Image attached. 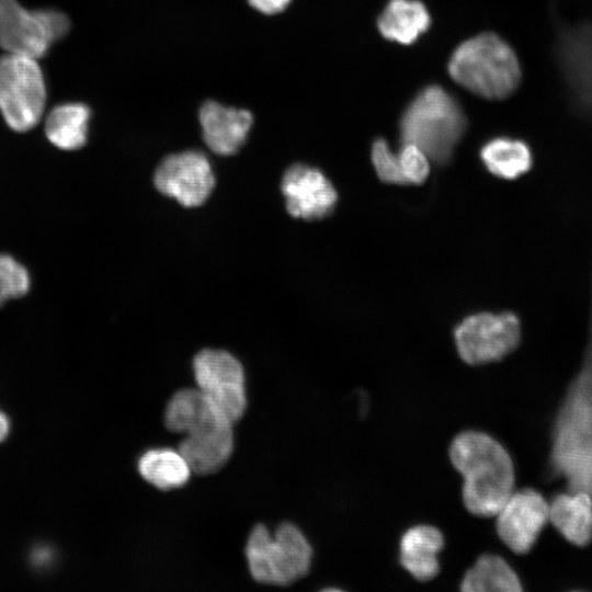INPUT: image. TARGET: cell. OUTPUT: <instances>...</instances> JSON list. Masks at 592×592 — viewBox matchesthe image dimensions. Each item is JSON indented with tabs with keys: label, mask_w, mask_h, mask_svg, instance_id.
Masks as SVG:
<instances>
[{
	"label": "cell",
	"mask_w": 592,
	"mask_h": 592,
	"mask_svg": "<svg viewBox=\"0 0 592 592\" xmlns=\"http://www.w3.org/2000/svg\"><path fill=\"white\" fill-rule=\"evenodd\" d=\"M371 152L372 162L379 180L388 184H407L400 169L398 155L392 152L385 139H376Z\"/></svg>",
	"instance_id": "obj_23"
},
{
	"label": "cell",
	"mask_w": 592,
	"mask_h": 592,
	"mask_svg": "<svg viewBox=\"0 0 592 592\" xmlns=\"http://www.w3.org/2000/svg\"><path fill=\"white\" fill-rule=\"evenodd\" d=\"M281 189L288 214L305 220L329 216L338 201L330 180L320 170L303 163H295L284 172Z\"/></svg>",
	"instance_id": "obj_13"
},
{
	"label": "cell",
	"mask_w": 592,
	"mask_h": 592,
	"mask_svg": "<svg viewBox=\"0 0 592 592\" xmlns=\"http://www.w3.org/2000/svg\"><path fill=\"white\" fill-rule=\"evenodd\" d=\"M156 189L181 205H202L215 186V177L207 157L198 150L167 156L153 174Z\"/></svg>",
	"instance_id": "obj_11"
},
{
	"label": "cell",
	"mask_w": 592,
	"mask_h": 592,
	"mask_svg": "<svg viewBox=\"0 0 592 592\" xmlns=\"http://www.w3.org/2000/svg\"><path fill=\"white\" fill-rule=\"evenodd\" d=\"M430 24V13L419 0H389L377 19L385 38L405 45L415 42Z\"/></svg>",
	"instance_id": "obj_17"
},
{
	"label": "cell",
	"mask_w": 592,
	"mask_h": 592,
	"mask_svg": "<svg viewBox=\"0 0 592 592\" xmlns=\"http://www.w3.org/2000/svg\"><path fill=\"white\" fill-rule=\"evenodd\" d=\"M30 285L27 270L11 255L0 254V306L9 299L24 296Z\"/></svg>",
	"instance_id": "obj_22"
},
{
	"label": "cell",
	"mask_w": 592,
	"mask_h": 592,
	"mask_svg": "<svg viewBox=\"0 0 592 592\" xmlns=\"http://www.w3.org/2000/svg\"><path fill=\"white\" fill-rule=\"evenodd\" d=\"M465 129L466 117L459 103L436 84L418 93L399 123L401 144L418 146L437 166L451 160Z\"/></svg>",
	"instance_id": "obj_5"
},
{
	"label": "cell",
	"mask_w": 592,
	"mask_h": 592,
	"mask_svg": "<svg viewBox=\"0 0 592 592\" xmlns=\"http://www.w3.org/2000/svg\"><path fill=\"white\" fill-rule=\"evenodd\" d=\"M164 425L184 435L177 449L196 475L218 471L234 452V422L198 388L181 389L170 398Z\"/></svg>",
	"instance_id": "obj_2"
},
{
	"label": "cell",
	"mask_w": 592,
	"mask_h": 592,
	"mask_svg": "<svg viewBox=\"0 0 592 592\" xmlns=\"http://www.w3.org/2000/svg\"><path fill=\"white\" fill-rule=\"evenodd\" d=\"M480 157L486 168L498 178L514 180L533 164L530 147L522 140L497 137L483 145Z\"/></svg>",
	"instance_id": "obj_21"
},
{
	"label": "cell",
	"mask_w": 592,
	"mask_h": 592,
	"mask_svg": "<svg viewBox=\"0 0 592 592\" xmlns=\"http://www.w3.org/2000/svg\"><path fill=\"white\" fill-rule=\"evenodd\" d=\"M258 11L265 14H275L283 11L291 0H248Z\"/></svg>",
	"instance_id": "obj_25"
},
{
	"label": "cell",
	"mask_w": 592,
	"mask_h": 592,
	"mask_svg": "<svg viewBox=\"0 0 592 592\" xmlns=\"http://www.w3.org/2000/svg\"><path fill=\"white\" fill-rule=\"evenodd\" d=\"M398 159L407 184H422L430 173L429 157L413 144H401Z\"/></svg>",
	"instance_id": "obj_24"
},
{
	"label": "cell",
	"mask_w": 592,
	"mask_h": 592,
	"mask_svg": "<svg viewBox=\"0 0 592 592\" xmlns=\"http://www.w3.org/2000/svg\"><path fill=\"white\" fill-rule=\"evenodd\" d=\"M46 101L44 77L35 58L0 56V111L7 124L26 132L38 124Z\"/></svg>",
	"instance_id": "obj_7"
},
{
	"label": "cell",
	"mask_w": 592,
	"mask_h": 592,
	"mask_svg": "<svg viewBox=\"0 0 592 592\" xmlns=\"http://www.w3.org/2000/svg\"><path fill=\"white\" fill-rule=\"evenodd\" d=\"M90 110L81 103H67L54 107L46 117L48 140L64 150H76L87 141Z\"/></svg>",
	"instance_id": "obj_20"
},
{
	"label": "cell",
	"mask_w": 592,
	"mask_h": 592,
	"mask_svg": "<svg viewBox=\"0 0 592 592\" xmlns=\"http://www.w3.org/2000/svg\"><path fill=\"white\" fill-rule=\"evenodd\" d=\"M9 430V420L2 412H0V442H2L8 436Z\"/></svg>",
	"instance_id": "obj_26"
},
{
	"label": "cell",
	"mask_w": 592,
	"mask_h": 592,
	"mask_svg": "<svg viewBox=\"0 0 592 592\" xmlns=\"http://www.w3.org/2000/svg\"><path fill=\"white\" fill-rule=\"evenodd\" d=\"M246 557L252 578L264 584L289 585L310 568L312 548L303 532L285 522L271 534L255 525L247 540Z\"/></svg>",
	"instance_id": "obj_6"
},
{
	"label": "cell",
	"mask_w": 592,
	"mask_h": 592,
	"mask_svg": "<svg viewBox=\"0 0 592 592\" xmlns=\"http://www.w3.org/2000/svg\"><path fill=\"white\" fill-rule=\"evenodd\" d=\"M457 352L469 365L500 361L513 352L521 340L517 316L478 312L466 317L454 330Z\"/></svg>",
	"instance_id": "obj_9"
},
{
	"label": "cell",
	"mask_w": 592,
	"mask_h": 592,
	"mask_svg": "<svg viewBox=\"0 0 592 592\" xmlns=\"http://www.w3.org/2000/svg\"><path fill=\"white\" fill-rule=\"evenodd\" d=\"M449 458L464 480L466 509L477 516H494L514 491V466L508 451L489 434L469 430L452 441Z\"/></svg>",
	"instance_id": "obj_3"
},
{
	"label": "cell",
	"mask_w": 592,
	"mask_h": 592,
	"mask_svg": "<svg viewBox=\"0 0 592 592\" xmlns=\"http://www.w3.org/2000/svg\"><path fill=\"white\" fill-rule=\"evenodd\" d=\"M140 476L160 490L183 487L192 470L178 449L162 447L145 452L138 460Z\"/></svg>",
	"instance_id": "obj_19"
},
{
	"label": "cell",
	"mask_w": 592,
	"mask_h": 592,
	"mask_svg": "<svg viewBox=\"0 0 592 592\" xmlns=\"http://www.w3.org/2000/svg\"><path fill=\"white\" fill-rule=\"evenodd\" d=\"M549 505V521L571 544L585 546L592 540V497L583 491L561 492Z\"/></svg>",
	"instance_id": "obj_16"
},
{
	"label": "cell",
	"mask_w": 592,
	"mask_h": 592,
	"mask_svg": "<svg viewBox=\"0 0 592 592\" xmlns=\"http://www.w3.org/2000/svg\"><path fill=\"white\" fill-rule=\"evenodd\" d=\"M465 592H520L521 581L513 568L499 555L483 554L469 568L462 582Z\"/></svg>",
	"instance_id": "obj_18"
},
{
	"label": "cell",
	"mask_w": 592,
	"mask_h": 592,
	"mask_svg": "<svg viewBox=\"0 0 592 592\" xmlns=\"http://www.w3.org/2000/svg\"><path fill=\"white\" fill-rule=\"evenodd\" d=\"M455 82L488 100H502L521 82V67L512 47L493 33H481L456 47L448 61Z\"/></svg>",
	"instance_id": "obj_4"
},
{
	"label": "cell",
	"mask_w": 592,
	"mask_h": 592,
	"mask_svg": "<svg viewBox=\"0 0 592 592\" xmlns=\"http://www.w3.org/2000/svg\"><path fill=\"white\" fill-rule=\"evenodd\" d=\"M203 139L215 153H235L246 141L253 117L248 110L205 102L198 114Z\"/></svg>",
	"instance_id": "obj_14"
},
{
	"label": "cell",
	"mask_w": 592,
	"mask_h": 592,
	"mask_svg": "<svg viewBox=\"0 0 592 592\" xmlns=\"http://www.w3.org/2000/svg\"><path fill=\"white\" fill-rule=\"evenodd\" d=\"M443 547L444 537L439 528L428 524L412 526L400 539V563L417 580H431L439 573L437 555Z\"/></svg>",
	"instance_id": "obj_15"
},
{
	"label": "cell",
	"mask_w": 592,
	"mask_h": 592,
	"mask_svg": "<svg viewBox=\"0 0 592 592\" xmlns=\"http://www.w3.org/2000/svg\"><path fill=\"white\" fill-rule=\"evenodd\" d=\"M59 11H30L16 0H0V46L9 54L39 58L69 30Z\"/></svg>",
	"instance_id": "obj_8"
},
{
	"label": "cell",
	"mask_w": 592,
	"mask_h": 592,
	"mask_svg": "<svg viewBox=\"0 0 592 592\" xmlns=\"http://www.w3.org/2000/svg\"><path fill=\"white\" fill-rule=\"evenodd\" d=\"M548 471L592 497V282L583 358L554 422Z\"/></svg>",
	"instance_id": "obj_1"
},
{
	"label": "cell",
	"mask_w": 592,
	"mask_h": 592,
	"mask_svg": "<svg viewBox=\"0 0 592 592\" xmlns=\"http://www.w3.org/2000/svg\"><path fill=\"white\" fill-rule=\"evenodd\" d=\"M197 388L234 423L247 409L246 378L241 363L223 350L204 349L193 360Z\"/></svg>",
	"instance_id": "obj_10"
},
{
	"label": "cell",
	"mask_w": 592,
	"mask_h": 592,
	"mask_svg": "<svg viewBox=\"0 0 592 592\" xmlns=\"http://www.w3.org/2000/svg\"><path fill=\"white\" fill-rule=\"evenodd\" d=\"M494 516L504 545L515 554H526L549 521V505L538 491L525 488L514 490Z\"/></svg>",
	"instance_id": "obj_12"
}]
</instances>
